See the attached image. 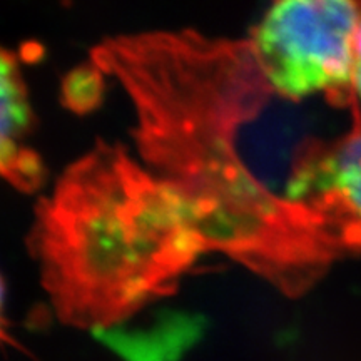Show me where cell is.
Here are the masks:
<instances>
[{
	"label": "cell",
	"instance_id": "cell-1",
	"mask_svg": "<svg viewBox=\"0 0 361 361\" xmlns=\"http://www.w3.org/2000/svg\"><path fill=\"white\" fill-rule=\"evenodd\" d=\"M90 62L123 87L141 161L183 197L207 252L288 298L308 295L345 255L318 209L340 137L271 84L251 39L123 34L94 45Z\"/></svg>",
	"mask_w": 361,
	"mask_h": 361
},
{
	"label": "cell",
	"instance_id": "cell-2",
	"mask_svg": "<svg viewBox=\"0 0 361 361\" xmlns=\"http://www.w3.org/2000/svg\"><path fill=\"white\" fill-rule=\"evenodd\" d=\"M27 245L59 319L82 329L114 328L173 295L207 252L183 197L104 141L39 201Z\"/></svg>",
	"mask_w": 361,
	"mask_h": 361
},
{
	"label": "cell",
	"instance_id": "cell-3",
	"mask_svg": "<svg viewBox=\"0 0 361 361\" xmlns=\"http://www.w3.org/2000/svg\"><path fill=\"white\" fill-rule=\"evenodd\" d=\"M361 0H274L252 30L261 66L283 96L361 109L353 92Z\"/></svg>",
	"mask_w": 361,
	"mask_h": 361
},
{
	"label": "cell",
	"instance_id": "cell-4",
	"mask_svg": "<svg viewBox=\"0 0 361 361\" xmlns=\"http://www.w3.org/2000/svg\"><path fill=\"white\" fill-rule=\"evenodd\" d=\"M335 142L318 179V207L345 255L361 252V109Z\"/></svg>",
	"mask_w": 361,
	"mask_h": 361
},
{
	"label": "cell",
	"instance_id": "cell-5",
	"mask_svg": "<svg viewBox=\"0 0 361 361\" xmlns=\"http://www.w3.org/2000/svg\"><path fill=\"white\" fill-rule=\"evenodd\" d=\"M32 111L16 54H2V174L13 188L32 192L44 180L42 159L24 142Z\"/></svg>",
	"mask_w": 361,
	"mask_h": 361
},
{
	"label": "cell",
	"instance_id": "cell-6",
	"mask_svg": "<svg viewBox=\"0 0 361 361\" xmlns=\"http://www.w3.org/2000/svg\"><path fill=\"white\" fill-rule=\"evenodd\" d=\"M104 74L90 62L89 66L72 71L64 80L62 96L72 111L87 112L101 102Z\"/></svg>",
	"mask_w": 361,
	"mask_h": 361
},
{
	"label": "cell",
	"instance_id": "cell-7",
	"mask_svg": "<svg viewBox=\"0 0 361 361\" xmlns=\"http://www.w3.org/2000/svg\"><path fill=\"white\" fill-rule=\"evenodd\" d=\"M353 92L361 107V25L355 40V66H353Z\"/></svg>",
	"mask_w": 361,
	"mask_h": 361
}]
</instances>
